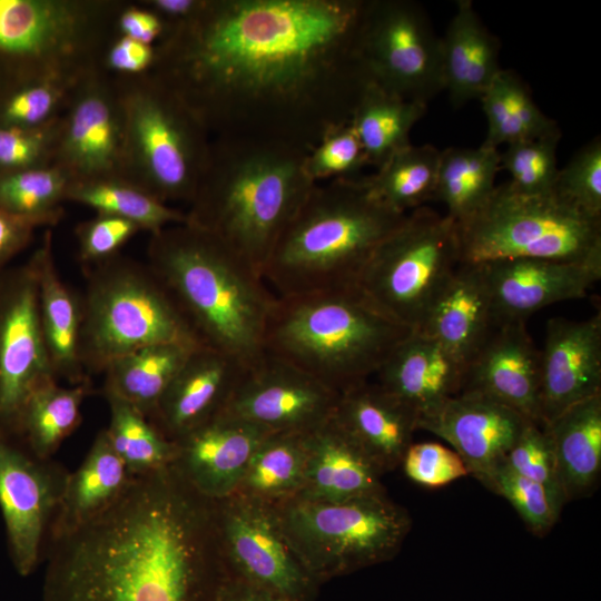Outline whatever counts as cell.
Returning <instances> with one entry per match:
<instances>
[{
  "mask_svg": "<svg viewBox=\"0 0 601 601\" xmlns=\"http://www.w3.org/2000/svg\"><path fill=\"white\" fill-rule=\"evenodd\" d=\"M465 368L436 339L412 331L380 366L375 383L420 418L461 393Z\"/></svg>",
  "mask_w": 601,
  "mask_h": 601,
  "instance_id": "obj_25",
  "label": "cell"
},
{
  "mask_svg": "<svg viewBox=\"0 0 601 601\" xmlns=\"http://www.w3.org/2000/svg\"><path fill=\"white\" fill-rule=\"evenodd\" d=\"M368 166L357 134L349 122L331 129L308 151L305 169L316 184L321 180L357 178Z\"/></svg>",
  "mask_w": 601,
  "mask_h": 601,
  "instance_id": "obj_48",
  "label": "cell"
},
{
  "mask_svg": "<svg viewBox=\"0 0 601 601\" xmlns=\"http://www.w3.org/2000/svg\"><path fill=\"white\" fill-rule=\"evenodd\" d=\"M129 480L130 474L106 431H100L80 466L69 472L47 542L76 530L105 511L124 492Z\"/></svg>",
  "mask_w": 601,
  "mask_h": 601,
  "instance_id": "obj_31",
  "label": "cell"
},
{
  "mask_svg": "<svg viewBox=\"0 0 601 601\" xmlns=\"http://www.w3.org/2000/svg\"><path fill=\"white\" fill-rule=\"evenodd\" d=\"M460 263L456 223L422 206L376 247L355 287L391 319L418 331Z\"/></svg>",
  "mask_w": 601,
  "mask_h": 601,
  "instance_id": "obj_11",
  "label": "cell"
},
{
  "mask_svg": "<svg viewBox=\"0 0 601 601\" xmlns=\"http://www.w3.org/2000/svg\"><path fill=\"white\" fill-rule=\"evenodd\" d=\"M456 226L461 262L538 258L601 265V218L554 194H522L510 181L495 186L485 204Z\"/></svg>",
  "mask_w": 601,
  "mask_h": 601,
  "instance_id": "obj_9",
  "label": "cell"
},
{
  "mask_svg": "<svg viewBox=\"0 0 601 601\" xmlns=\"http://www.w3.org/2000/svg\"><path fill=\"white\" fill-rule=\"evenodd\" d=\"M217 535L227 571L285 601H313L318 583L282 526L275 504L235 493L215 501Z\"/></svg>",
  "mask_w": 601,
  "mask_h": 601,
  "instance_id": "obj_14",
  "label": "cell"
},
{
  "mask_svg": "<svg viewBox=\"0 0 601 601\" xmlns=\"http://www.w3.org/2000/svg\"><path fill=\"white\" fill-rule=\"evenodd\" d=\"M60 116L38 127L0 126V175L53 165Z\"/></svg>",
  "mask_w": 601,
  "mask_h": 601,
  "instance_id": "obj_49",
  "label": "cell"
},
{
  "mask_svg": "<svg viewBox=\"0 0 601 601\" xmlns=\"http://www.w3.org/2000/svg\"><path fill=\"white\" fill-rule=\"evenodd\" d=\"M339 395L295 365L265 353L244 371L221 411L269 433H307L333 416Z\"/></svg>",
  "mask_w": 601,
  "mask_h": 601,
  "instance_id": "obj_18",
  "label": "cell"
},
{
  "mask_svg": "<svg viewBox=\"0 0 601 601\" xmlns=\"http://www.w3.org/2000/svg\"><path fill=\"white\" fill-rule=\"evenodd\" d=\"M499 149L450 147L441 150L434 199L446 216L460 224L475 214L495 188L500 170Z\"/></svg>",
  "mask_w": 601,
  "mask_h": 601,
  "instance_id": "obj_37",
  "label": "cell"
},
{
  "mask_svg": "<svg viewBox=\"0 0 601 601\" xmlns=\"http://www.w3.org/2000/svg\"><path fill=\"white\" fill-rule=\"evenodd\" d=\"M82 77H42L10 86L0 95V126L30 128L58 118Z\"/></svg>",
  "mask_w": 601,
  "mask_h": 601,
  "instance_id": "obj_43",
  "label": "cell"
},
{
  "mask_svg": "<svg viewBox=\"0 0 601 601\" xmlns=\"http://www.w3.org/2000/svg\"><path fill=\"white\" fill-rule=\"evenodd\" d=\"M156 61V48L125 36H118L104 52L105 66L122 76L147 73Z\"/></svg>",
  "mask_w": 601,
  "mask_h": 601,
  "instance_id": "obj_52",
  "label": "cell"
},
{
  "mask_svg": "<svg viewBox=\"0 0 601 601\" xmlns=\"http://www.w3.org/2000/svg\"><path fill=\"white\" fill-rule=\"evenodd\" d=\"M142 230L136 223L108 214L77 226L78 258L83 267L92 266L118 255L119 249Z\"/></svg>",
  "mask_w": 601,
  "mask_h": 601,
  "instance_id": "obj_50",
  "label": "cell"
},
{
  "mask_svg": "<svg viewBox=\"0 0 601 601\" xmlns=\"http://www.w3.org/2000/svg\"><path fill=\"white\" fill-rule=\"evenodd\" d=\"M53 378L29 259L0 276V426L12 435L28 396Z\"/></svg>",
  "mask_w": 601,
  "mask_h": 601,
  "instance_id": "obj_17",
  "label": "cell"
},
{
  "mask_svg": "<svg viewBox=\"0 0 601 601\" xmlns=\"http://www.w3.org/2000/svg\"><path fill=\"white\" fill-rule=\"evenodd\" d=\"M307 433H269L253 454L236 493L272 504L295 497L304 483Z\"/></svg>",
  "mask_w": 601,
  "mask_h": 601,
  "instance_id": "obj_38",
  "label": "cell"
},
{
  "mask_svg": "<svg viewBox=\"0 0 601 601\" xmlns=\"http://www.w3.org/2000/svg\"><path fill=\"white\" fill-rule=\"evenodd\" d=\"M268 434L220 411L175 442L173 465L200 495L223 500L237 492L253 454Z\"/></svg>",
  "mask_w": 601,
  "mask_h": 601,
  "instance_id": "obj_22",
  "label": "cell"
},
{
  "mask_svg": "<svg viewBox=\"0 0 601 601\" xmlns=\"http://www.w3.org/2000/svg\"><path fill=\"white\" fill-rule=\"evenodd\" d=\"M110 411L105 428L109 442L130 475H142L170 466L177 445L142 413L115 396H105Z\"/></svg>",
  "mask_w": 601,
  "mask_h": 601,
  "instance_id": "obj_41",
  "label": "cell"
},
{
  "mask_svg": "<svg viewBox=\"0 0 601 601\" xmlns=\"http://www.w3.org/2000/svg\"><path fill=\"white\" fill-rule=\"evenodd\" d=\"M211 601H285L276 594L229 572L224 571Z\"/></svg>",
  "mask_w": 601,
  "mask_h": 601,
  "instance_id": "obj_55",
  "label": "cell"
},
{
  "mask_svg": "<svg viewBox=\"0 0 601 601\" xmlns=\"http://www.w3.org/2000/svg\"><path fill=\"white\" fill-rule=\"evenodd\" d=\"M491 396L541 425L540 351L525 322L497 325L467 363L461 392Z\"/></svg>",
  "mask_w": 601,
  "mask_h": 601,
  "instance_id": "obj_23",
  "label": "cell"
},
{
  "mask_svg": "<svg viewBox=\"0 0 601 601\" xmlns=\"http://www.w3.org/2000/svg\"><path fill=\"white\" fill-rule=\"evenodd\" d=\"M427 105L408 101L368 83L353 112V125L368 166L380 168L394 154L411 145L414 125Z\"/></svg>",
  "mask_w": 601,
  "mask_h": 601,
  "instance_id": "obj_35",
  "label": "cell"
},
{
  "mask_svg": "<svg viewBox=\"0 0 601 601\" xmlns=\"http://www.w3.org/2000/svg\"><path fill=\"white\" fill-rule=\"evenodd\" d=\"M65 109L53 165L71 181L121 178L125 117L119 86L96 68L78 81Z\"/></svg>",
  "mask_w": 601,
  "mask_h": 601,
  "instance_id": "obj_16",
  "label": "cell"
},
{
  "mask_svg": "<svg viewBox=\"0 0 601 601\" xmlns=\"http://www.w3.org/2000/svg\"><path fill=\"white\" fill-rule=\"evenodd\" d=\"M118 86L125 117L121 178L167 205L190 203L208 164L209 131L155 73Z\"/></svg>",
  "mask_w": 601,
  "mask_h": 601,
  "instance_id": "obj_8",
  "label": "cell"
},
{
  "mask_svg": "<svg viewBox=\"0 0 601 601\" xmlns=\"http://www.w3.org/2000/svg\"><path fill=\"white\" fill-rule=\"evenodd\" d=\"M543 427L565 501L590 495L601 473V393L570 406Z\"/></svg>",
  "mask_w": 601,
  "mask_h": 601,
  "instance_id": "obj_32",
  "label": "cell"
},
{
  "mask_svg": "<svg viewBox=\"0 0 601 601\" xmlns=\"http://www.w3.org/2000/svg\"><path fill=\"white\" fill-rule=\"evenodd\" d=\"M358 53L375 85L427 105L444 90L441 37L412 0H365Z\"/></svg>",
  "mask_w": 601,
  "mask_h": 601,
  "instance_id": "obj_13",
  "label": "cell"
},
{
  "mask_svg": "<svg viewBox=\"0 0 601 601\" xmlns=\"http://www.w3.org/2000/svg\"><path fill=\"white\" fill-rule=\"evenodd\" d=\"M333 418L382 474L401 464L418 421L413 410L368 381L339 395Z\"/></svg>",
  "mask_w": 601,
  "mask_h": 601,
  "instance_id": "obj_26",
  "label": "cell"
},
{
  "mask_svg": "<svg viewBox=\"0 0 601 601\" xmlns=\"http://www.w3.org/2000/svg\"><path fill=\"white\" fill-rule=\"evenodd\" d=\"M487 122L482 145H501L535 139L561 131L534 102L525 82L512 70L501 69L480 98Z\"/></svg>",
  "mask_w": 601,
  "mask_h": 601,
  "instance_id": "obj_36",
  "label": "cell"
},
{
  "mask_svg": "<svg viewBox=\"0 0 601 601\" xmlns=\"http://www.w3.org/2000/svg\"><path fill=\"white\" fill-rule=\"evenodd\" d=\"M119 36L151 45L159 40L165 31L162 20L144 6H130L122 9L116 19Z\"/></svg>",
  "mask_w": 601,
  "mask_h": 601,
  "instance_id": "obj_54",
  "label": "cell"
},
{
  "mask_svg": "<svg viewBox=\"0 0 601 601\" xmlns=\"http://www.w3.org/2000/svg\"><path fill=\"white\" fill-rule=\"evenodd\" d=\"M365 0H206L166 28L152 73L209 134L312 150L372 82L357 40Z\"/></svg>",
  "mask_w": 601,
  "mask_h": 601,
  "instance_id": "obj_1",
  "label": "cell"
},
{
  "mask_svg": "<svg viewBox=\"0 0 601 601\" xmlns=\"http://www.w3.org/2000/svg\"><path fill=\"white\" fill-rule=\"evenodd\" d=\"M43 601H211L225 566L215 501L174 465L131 475L119 497L47 542Z\"/></svg>",
  "mask_w": 601,
  "mask_h": 601,
  "instance_id": "obj_2",
  "label": "cell"
},
{
  "mask_svg": "<svg viewBox=\"0 0 601 601\" xmlns=\"http://www.w3.org/2000/svg\"><path fill=\"white\" fill-rule=\"evenodd\" d=\"M486 489L504 497L534 535L548 534L561 515L542 485L518 474L505 462L496 469Z\"/></svg>",
  "mask_w": 601,
  "mask_h": 601,
  "instance_id": "obj_46",
  "label": "cell"
},
{
  "mask_svg": "<svg viewBox=\"0 0 601 601\" xmlns=\"http://www.w3.org/2000/svg\"><path fill=\"white\" fill-rule=\"evenodd\" d=\"M30 260L37 277L40 324L51 370L57 380L66 378L72 385L89 382L79 352L80 297L58 273L51 229H46Z\"/></svg>",
  "mask_w": 601,
  "mask_h": 601,
  "instance_id": "obj_29",
  "label": "cell"
},
{
  "mask_svg": "<svg viewBox=\"0 0 601 601\" xmlns=\"http://www.w3.org/2000/svg\"><path fill=\"white\" fill-rule=\"evenodd\" d=\"M70 177L56 165L0 175V208L60 220Z\"/></svg>",
  "mask_w": 601,
  "mask_h": 601,
  "instance_id": "obj_42",
  "label": "cell"
},
{
  "mask_svg": "<svg viewBox=\"0 0 601 601\" xmlns=\"http://www.w3.org/2000/svg\"><path fill=\"white\" fill-rule=\"evenodd\" d=\"M307 463L295 497L343 502L385 493L383 475L333 416L307 433Z\"/></svg>",
  "mask_w": 601,
  "mask_h": 601,
  "instance_id": "obj_28",
  "label": "cell"
},
{
  "mask_svg": "<svg viewBox=\"0 0 601 601\" xmlns=\"http://www.w3.org/2000/svg\"><path fill=\"white\" fill-rule=\"evenodd\" d=\"M58 221L53 218L20 216L0 208V270L31 242L39 227L49 228Z\"/></svg>",
  "mask_w": 601,
  "mask_h": 601,
  "instance_id": "obj_53",
  "label": "cell"
},
{
  "mask_svg": "<svg viewBox=\"0 0 601 601\" xmlns=\"http://www.w3.org/2000/svg\"><path fill=\"white\" fill-rule=\"evenodd\" d=\"M411 332L352 286L276 296L264 347L342 394L375 375Z\"/></svg>",
  "mask_w": 601,
  "mask_h": 601,
  "instance_id": "obj_6",
  "label": "cell"
},
{
  "mask_svg": "<svg viewBox=\"0 0 601 601\" xmlns=\"http://www.w3.org/2000/svg\"><path fill=\"white\" fill-rule=\"evenodd\" d=\"M307 154L276 141L216 136L188 223L219 238L262 275L278 237L316 185L305 169Z\"/></svg>",
  "mask_w": 601,
  "mask_h": 601,
  "instance_id": "obj_3",
  "label": "cell"
},
{
  "mask_svg": "<svg viewBox=\"0 0 601 601\" xmlns=\"http://www.w3.org/2000/svg\"><path fill=\"white\" fill-rule=\"evenodd\" d=\"M496 326L483 264L461 262L416 332L466 366Z\"/></svg>",
  "mask_w": 601,
  "mask_h": 601,
  "instance_id": "obj_27",
  "label": "cell"
},
{
  "mask_svg": "<svg viewBox=\"0 0 601 601\" xmlns=\"http://www.w3.org/2000/svg\"><path fill=\"white\" fill-rule=\"evenodd\" d=\"M444 90L453 107L480 99L502 69L500 41L484 26L471 0H457L441 37Z\"/></svg>",
  "mask_w": 601,
  "mask_h": 601,
  "instance_id": "obj_30",
  "label": "cell"
},
{
  "mask_svg": "<svg viewBox=\"0 0 601 601\" xmlns=\"http://www.w3.org/2000/svg\"><path fill=\"white\" fill-rule=\"evenodd\" d=\"M401 464L411 481L427 487H440L469 474L455 451L434 442L412 443Z\"/></svg>",
  "mask_w": 601,
  "mask_h": 601,
  "instance_id": "obj_51",
  "label": "cell"
},
{
  "mask_svg": "<svg viewBox=\"0 0 601 601\" xmlns=\"http://www.w3.org/2000/svg\"><path fill=\"white\" fill-rule=\"evenodd\" d=\"M505 464L518 474L542 485L562 512L566 503L560 483L552 443L546 430L529 421L510 449Z\"/></svg>",
  "mask_w": 601,
  "mask_h": 601,
  "instance_id": "obj_45",
  "label": "cell"
},
{
  "mask_svg": "<svg viewBox=\"0 0 601 601\" xmlns=\"http://www.w3.org/2000/svg\"><path fill=\"white\" fill-rule=\"evenodd\" d=\"M206 0H148L141 6L155 12L165 29L186 23L203 9Z\"/></svg>",
  "mask_w": 601,
  "mask_h": 601,
  "instance_id": "obj_56",
  "label": "cell"
},
{
  "mask_svg": "<svg viewBox=\"0 0 601 601\" xmlns=\"http://www.w3.org/2000/svg\"><path fill=\"white\" fill-rule=\"evenodd\" d=\"M148 267L200 343L249 367L265 354L275 303L263 276L219 238L190 223L151 234Z\"/></svg>",
  "mask_w": 601,
  "mask_h": 601,
  "instance_id": "obj_4",
  "label": "cell"
},
{
  "mask_svg": "<svg viewBox=\"0 0 601 601\" xmlns=\"http://www.w3.org/2000/svg\"><path fill=\"white\" fill-rule=\"evenodd\" d=\"M115 4L75 0H0V68L13 82L97 68Z\"/></svg>",
  "mask_w": 601,
  "mask_h": 601,
  "instance_id": "obj_12",
  "label": "cell"
},
{
  "mask_svg": "<svg viewBox=\"0 0 601 601\" xmlns=\"http://www.w3.org/2000/svg\"><path fill=\"white\" fill-rule=\"evenodd\" d=\"M601 393V314L546 323L540 351L541 425L570 406Z\"/></svg>",
  "mask_w": 601,
  "mask_h": 601,
  "instance_id": "obj_20",
  "label": "cell"
},
{
  "mask_svg": "<svg viewBox=\"0 0 601 601\" xmlns=\"http://www.w3.org/2000/svg\"><path fill=\"white\" fill-rule=\"evenodd\" d=\"M297 555L321 584L393 559L407 536V511L386 493L343 502L292 497L275 504Z\"/></svg>",
  "mask_w": 601,
  "mask_h": 601,
  "instance_id": "obj_10",
  "label": "cell"
},
{
  "mask_svg": "<svg viewBox=\"0 0 601 601\" xmlns=\"http://www.w3.org/2000/svg\"><path fill=\"white\" fill-rule=\"evenodd\" d=\"M90 391L89 382L65 387L53 378L40 384L24 402L12 435L35 456L50 459L78 426Z\"/></svg>",
  "mask_w": 601,
  "mask_h": 601,
  "instance_id": "obj_34",
  "label": "cell"
},
{
  "mask_svg": "<svg viewBox=\"0 0 601 601\" xmlns=\"http://www.w3.org/2000/svg\"><path fill=\"white\" fill-rule=\"evenodd\" d=\"M561 131L506 145L500 152V168L511 176V185L525 195H550L558 178L556 148Z\"/></svg>",
  "mask_w": 601,
  "mask_h": 601,
  "instance_id": "obj_44",
  "label": "cell"
},
{
  "mask_svg": "<svg viewBox=\"0 0 601 601\" xmlns=\"http://www.w3.org/2000/svg\"><path fill=\"white\" fill-rule=\"evenodd\" d=\"M368 191L364 177L316 184L263 268L276 296L355 286L365 264L405 218Z\"/></svg>",
  "mask_w": 601,
  "mask_h": 601,
  "instance_id": "obj_5",
  "label": "cell"
},
{
  "mask_svg": "<svg viewBox=\"0 0 601 601\" xmlns=\"http://www.w3.org/2000/svg\"><path fill=\"white\" fill-rule=\"evenodd\" d=\"M529 421L491 396L465 391L421 416L417 430L451 444L467 473L487 487Z\"/></svg>",
  "mask_w": 601,
  "mask_h": 601,
  "instance_id": "obj_19",
  "label": "cell"
},
{
  "mask_svg": "<svg viewBox=\"0 0 601 601\" xmlns=\"http://www.w3.org/2000/svg\"><path fill=\"white\" fill-rule=\"evenodd\" d=\"M553 194L580 211L601 218V139L593 138L559 169Z\"/></svg>",
  "mask_w": 601,
  "mask_h": 601,
  "instance_id": "obj_47",
  "label": "cell"
},
{
  "mask_svg": "<svg viewBox=\"0 0 601 601\" xmlns=\"http://www.w3.org/2000/svg\"><path fill=\"white\" fill-rule=\"evenodd\" d=\"M497 325L525 322L548 305L579 299L601 278V265L538 258L482 263Z\"/></svg>",
  "mask_w": 601,
  "mask_h": 601,
  "instance_id": "obj_21",
  "label": "cell"
},
{
  "mask_svg": "<svg viewBox=\"0 0 601 601\" xmlns=\"http://www.w3.org/2000/svg\"><path fill=\"white\" fill-rule=\"evenodd\" d=\"M246 368L213 348L194 349L148 420L167 439L178 441L224 408Z\"/></svg>",
  "mask_w": 601,
  "mask_h": 601,
  "instance_id": "obj_24",
  "label": "cell"
},
{
  "mask_svg": "<svg viewBox=\"0 0 601 601\" xmlns=\"http://www.w3.org/2000/svg\"><path fill=\"white\" fill-rule=\"evenodd\" d=\"M68 475L62 465L35 456L0 426V510L9 555L21 577L42 559Z\"/></svg>",
  "mask_w": 601,
  "mask_h": 601,
  "instance_id": "obj_15",
  "label": "cell"
},
{
  "mask_svg": "<svg viewBox=\"0 0 601 601\" xmlns=\"http://www.w3.org/2000/svg\"><path fill=\"white\" fill-rule=\"evenodd\" d=\"M66 200L86 205L97 214H108L136 223L155 234L168 226L185 224L187 214L158 200L124 178L71 181Z\"/></svg>",
  "mask_w": 601,
  "mask_h": 601,
  "instance_id": "obj_40",
  "label": "cell"
},
{
  "mask_svg": "<svg viewBox=\"0 0 601 601\" xmlns=\"http://www.w3.org/2000/svg\"><path fill=\"white\" fill-rule=\"evenodd\" d=\"M85 272L79 352L87 374L155 344L204 346L148 265L117 255Z\"/></svg>",
  "mask_w": 601,
  "mask_h": 601,
  "instance_id": "obj_7",
  "label": "cell"
},
{
  "mask_svg": "<svg viewBox=\"0 0 601 601\" xmlns=\"http://www.w3.org/2000/svg\"><path fill=\"white\" fill-rule=\"evenodd\" d=\"M196 348L175 343L155 344L114 359L102 372L104 395L122 400L149 418Z\"/></svg>",
  "mask_w": 601,
  "mask_h": 601,
  "instance_id": "obj_33",
  "label": "cell"
},
{
  "mask_svg": "<svg viewBox=\"0 0 601 601\" xmlns=\"http://www.w3.org/2000/svg\"><path fill=\"white\" fill-rule=\"evenodd\" d=\"M441 150L410 145L365 176L370 194L387 208L407 214L434 199Z\"/></svg>",
  "mask_w": 601,
  "mask_h": 601,
  "instance_id": "obj_39",
  "label": "cell"
}]
</instances>
